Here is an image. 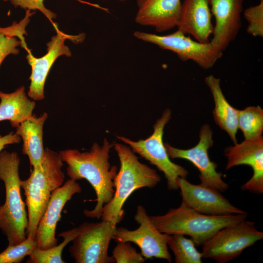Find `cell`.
<instances>
[{"label": "cell", "mask_w": 263, "mask_h": 263, "mask_svg": "<svg viewBox=\"0 0 263 263\" xmlns=\"http://www.w3.org/2000/svg\"><path fill=\"white\" fill-rule=\"evenodd\" d=\"M113 147V144L105 138L102 146L94 143L87 151L67 149L59 152L61 159L67 165V174L69 178L75 181L87 180L95 191L96 203L94 208L83 211L87 217L99 219L104 206L113 196L117 168L111 166L109 161L110 150Z\"/></svg>", "instance_id": "obj_1"}, {"label": "cell", "mask_w": 263, "mask_h": 263, "mask_svg": "<svg viewBox=\"0 0 263 263\" xmlns=\"http://www.w3.org/2000/svg\"><path fill=\"white\" fill-rule=\"evenodd\" d=\"M120 162V169L114 179L115 191L111 201L104 206L101 220L116 226L123 218L122 207L135 190L153 188L161 181L157 171L142 163L131 148L120 143L113 144Z\"/></svg>", "instance_id": "obj_2"}, {"label": "cell", "mask_w": 263, "mask_h": 263, "mask_svg": "<svg viewBox=\"0 0 263 263\" xmlns=\"http://www.w3.org/2000/svg\"><path fill=\"white\" fill-rule=\"evenodd\" d=\"M19 163L16 152H0V180L5 190L4 203L0 206V229L9 245L19 244L27 238L28 213L20 194Z\"/></svg>", "instance_id": "obj_3"}, {"label": "cell", "mask_w": 263, "mask_h": 263, "mask_svg": "<svg viewBox=\"0 0 263 263\" xmlns=\"http://www.w3.org/2000/svg\"><path fill=\"white\" fill-rule=\"evenodd\" d=\"M59 153L48 148L40 164L33 169L30 176L21 180L27 207L28 225L27 237L35 239L39 220L50 201L52 192L62 186L65 175Z\"/></svg>", "instance_id": "obj_4"}, {"label": "cell", "mask_w": 263, "mask_h": 263, "mask_svg": "<svg viewBox=\"0 0 263 263\" xmlns=\"http://www.w3.org/2000/svg\"><path fill=\"white\" fill-rule=\"evenodd\" d=\"M246 212L210 215L199 213L184 205L170 208L165 214L150 216L156 228L169 235L189 236L196 246H201L220 229L246 219Z\"/></svg>", "instance_id": "obj_5"}, {"label": "cell", "mask_w": 263, "mask_h": 263, "mask_svg": "<svg viewBox=\"0 0 263 263\" xmlns=\"http://www.w3.org/2000/svg\"><path fill=\"white\" fill-rule=\"evenodd\" d=\"M171 111L166 109L153 125V132L148 138L134 141L129 138L117 136V138L127 144L134 153L149 161L162 171L167 180L168 188L177 190L178 177L186 178L188 171L182 166L172 162L169 157L163 141L165 126L171 118Z\"/></svg>", "instance_id": "obj_6"}, {"label": "cell", "mask_w": 263, "mask_h": 263, "mask_svg": "<svg viewBox=\"0 0 263 263\" xmlns=\"http://www.w3.org/2000/svg\"><path fill=\"white\" fill-rule=\"evenodd\" d=\"M263 238L255 222L245 219L220 229L207 239L202 245V257L226 263Z\"/></svg>", "instance_id": "obj_7"}, {"label": "cell", "mask_w": 263, "mask_h": 263, "mask_svg": "<svg viewBox=\"0 0 263 263\" xmlns=\"http://www.w3.org/2000/svg\"><path fill=\"white\" fill-rule=\"evenodd\" d=\"M116 226L102 220L98 223L84 222L77 228V234L69 248L71 257L76 263H113L108 248Z\"/></svg>", "instance_id": "obj_8"}, {"label": "cell", "mask_w": 263, "mask_h": 263, "mask_svg": "<svg viewBox=\"0 0 263 263\" xmlns=\"http://www.w3.org/2000/svg\"><path fill=\"white\" fill-rule=\"evenodd\" d=\"M133 35L139 39L173 52L183 61L192 60L205 69L211 68L223 56V52L210 42L202 43L193 40L178 29L163 36L139 31H134Z\"/></svg>", "instance_id": "obj_9"}, {"label": "cell", "mask_w": 263, "mask_h": 263, "mask_svg": "<svg viewBox=\"0 0 263 263\" xmlns=\"http://www.w3.org/2000/svg\"><path fill=\"white\" fill-rule=\"evenodd\" d=\"M134 218L139 224L137 228L130 230L116 227L113 239L117 242L134 243L140 248L141 254L145 259L156 258L171 263L172 259L168 247L170 235L156 228L141 205L137 206Z\"/></svg>", "instance_id": "obj_10"}, {"label": "cell", "mask_w": 263, "mask_h": 263, "mask_svg": "<svg viewBox=\"0 0 263 263\" xmlns=\"http://www.w3.org/2000/svg\"><path fill=\"white\" fill-rule=\"evenodd\" d=\"M212 134L210 126L205 124L200 130L199 141L193 147L184 150L173 147L168 143L164 145L169 158L188 160L198 169L200 184L223 192L228 189V185L223 179V173L216 170L217 165L210 160L208 153L213 144Z\"/></svg>", "instance_id": "obj_11"}, {"label": "cell", "mask_w": 263, "mask_h": 263, "mask_svg": "<svg viewBox=\"0 0 263 263\" xmlns=\"http://www.w3.org/2000/svg\"><path fill=\"white\" fill-rule=\"evenodd\" d=\"M53 25L56 34L47 43V52L44 56L37 58L32 55L29 49L27 51L26 59L31 67V74L29 77L30 85L27 94L34 101H39L44 98V88L46 79L56 60L61 56H71L72 53L65 44V40L70 39L77 44L85 39L84 34L67 35L59 30L56 23H53Z\"/></svg>", "instance_id": "obj_12"}, {"label": "cell", "mask_w": 263, "mask_h": 263, "mask_svg": "<svg viewBox=\"0 0 263 263\" xmlns=\"http://www.w3.org/2000/svg\"><path fill=\"white\" fill-rule=\"evenodd\" d=\"M182 203L201 213L210 215L238 214L246 212L231 204L219 191L201 184L194 185L179 177Z\"/></svg>", "instance_id": "obj_13"}, {"label": "cell", "mask_w": 263, "mask_h": 263, "mask_svg": "<svg viewBox=\"0 0 263 263\" xmlns=\"http://www.w3.org/2000/svg\"><path fill=\"white\" fill-rule=\"evenodd\" d=\"M81 191V187L76 181L70 179L52 192L37 229L35 240L38 244L37 247L47 249L57 245L56 229L57 222L60 220L62 210L72 196Z\"/></svg>", "instance_id": "obj_14"}, {"label": "cell", "mask_w": 263, "mask_h": 263, "mask_svg": "<svg viewBox=\"0 0 263 263\" xmlns=\"http://www.w3.org/2000/svg\"><path fill=\"white\" fill-rule=\"evenodd\" d=\"M225 155L227 162L225 169L242 165L250 166L251 178L241 188L258 194L263 193V137L255 140H245L241 143L226 148Z\"/></svg>", "instance_id": "obj_15"}, {"label": "cell", "mask_w": 263, "mask_h": 263, "mask_svg": "<svg viewBox=\"0 0 263 263\" xmlns=\"http://www.w3.org/2000/svg\"><path fill=\"white\" fill-rule=\"evenodd\" d=\"M244 0H209L215 19L211 44L223 52L236 38L242 26Z\"/></svg>", "instance_id": "obj_16"}, {"label": "cell", "mask_w": 263, "mask_h": 263, "mask_svg": "<svg viewBox=\"0 0 263 263\" xmlns=\"http://www.w3.org/2000/svg\"><path fill=\"white\" fill-rule=\"evenodd\" d=\"M136 23L153 27L157 32L176 27L182 2L181 0H136Z\"/></svg>", "instance_id": "obj_17"}, {"label": "cell", "mask_w": 263, "mask_h": 263, "mask_svg": "<svg viewBox=\"0 0 263 263\" xmlns=\"http://www.w3.org/2000/svg\"><path fill=\"white\" fill-rule=\"evenodd\" d=\"M211 18L209 0H184L176 27L196 41L208 43L213 30Z\"/></svg>", "instance_id": "obj_18"}, {"label": "cell", "mask_w": 263, "mask_h": 263, "mask_svg": "<svg viewBox=\"0 0 263 263\" xmlns=\"http://www.w3.org/2000/svg\"><path fill=\"white\" fill-rule=\"evenodd\" d=\"M47 118L46 112L39 116L33 114L16 128V133L23 141L22 152L28 156L33 169L38 167L45 156L43 127Z\"/></svg>", "instance_id": "obj_19"}, {"label": "cell", "mask_w": 263, "mask_h": 263, "mask_svg": "<svg viewBox=\"0 0 263 263\" xmlns=\"http://www.w3.org/2000/svg\"><path fill=\"white\" fill-rule=\"evenodd\" d=\"M205 81L211 92L215 104L213 111L214 121L236 144L239 110L233 107L225 98L221 88L220 78L210 75Z\"/></svg>", "instance_id": "obj_20"}, {"label": "cell", "mask_w": 263, "mask_h": 263, "mask_svg": "<svg viewBox=\"0 0 263 263\" xmlns=\"http://www.w3.org/2000/svg\"><path fill=\"white\" fill-rule=\"evenodd\" d=\"M0 121L8 120L17 128L33 115L36 103L27 96L22 86L11 93L0 91Z\"/></svg>", "instance_id": "obj_21"}, {"label": "cell", "mask_w": 263, "mask_h": 263, "mask_svg": "<svg viewBox=\"0 0 263 263\" xmlns=\"http://www.w3.org/2000/svg\"><path fill=\"white\" fill-rule=\"evenodd\" d=\"M27 24V21L23 19L19 23L13 22L10 26L0 27V66L7 56L19 53L18 47L22 46L20 40H24L23 35L26 34Z\"/></svg>", "instance_id": "obj_22"}, {"label": "cell", "mask_w": 263, "mask_h": 263, "mask_svg": "<svg viewBox=\"0 0 263 263\" xmlns=\"http://www.w3.org/2000/svg\"><path fill=\"white\" fill-rule=\"evenodd\" d=\"M238 127L242 131L245 140H255L262 137L263 110L259 106L239 110Z\"/></svg>", "instance_id": "obj_23"}, {"label": "cell", "mask_w": 263, "mask_h": 263, "mask_svg": "<svg viewBox=\"0 0 263 263\" xmlns=\"http://www.w3.org/2000/svg\"><path fill=\"white\" fill-rule=\"evenodd\" d=\"M168 246L172 251L176 263H201L203 258L191 239L182 234L170 235Z\"/></svg>", "instance_id": "obj_24"}, {"label": "cell", "mask_w": 263, "mask_h": 263, "mask_svg": "<svg viewBox=\"0 0 263 263\" xmlns=\"http://www.w3.org/2000/svg\"><path fill=\"white\" fill-rule=\"evenodd\" d=\"M77 234V227L63 231L58 236L63 238L62 242L47 249L36 247L30 253L27 263H65L62 259V252L65 246L72 241Z\"/></svg>", "instance_id": "obj_25"}, {"label": "cell", "mask_w": 263, "mask_h": 263, "mask_svg": "<svg viewBox=\"0 0 263 263\" xmlns=\"http://www.w3.org/2000/svg\"><path fill=\"white\" fill-rule=\"evenodd\" d=\"M38 247L35 239L27 237L22 242L9 245L0 253V263H19Z\"/></svg>", "instance_id": "obj_26"}, {"label": "cell", "mask_w": 263, "mask_h": 263, "mask_svg": "<svg viewBox=\"0 0 263 263\" xmlns=\"http://www.w3.org/2000/svg\"><path fill=\"white\" fill-rule=\"evenodd\" d=\"M244 16L248 22L246 32L255 37H263V0L259 4L247 8Z\"/></svg>", "instance_id": "obj_27"}, {"label": "cell", "mask_w": 263, "mask_h": 263, "mask_svg": "<svg viewBox=\"0 0 263 263\" xmlns=\"http://www.w3.org/2000/svg\"><path fill=\"white\" fill-rule=\"evenodd\" d=\"M112 254L116 263H143L146 260L130 242H117Z\"/></svg>", "instance_id": "obj_28"}, {"label": "cell", "mask_w": 263, "mask_h": 263, "mask_svg": "<svg viewBox=\"0 0 263 263\" xmlns=\"http://www.w3.org/2000/svg\"><path fill=\"white\" fill-rule=\"evenodd\" d=\"M10 1L15 7L19 6L26 10H38L50 20L56 18L55 13L45 7L43 0H10Z\"/></svg>", "instance_id": "obj_29"}, {"label": "cell", "mask_w": 263, "mask_h": 263, "mask_svg": "<svg viewBox=\"0 0 263 263\" xmlns=\"http://www.w3.org/2000/svg\"><path fill=\"white\" fill-rule=\"evenodd\" d=\"M21 137L16 132H10L8 134L3 136H0V152L6 146L19 144L21 141Z\"/></svg>", "instance_id": "obj_30"}, {"label": "cell", "mask_w": 263, "mask_h": 263, "mask_svg": "<svg viewBox=\"0 0 263 263\" xmlns=\"http://www.w3.org/2000/svg\"><path fill=\"white\" fill-rule=\"evenodd\" d=\"M117 0L121 1V2H124V1H126L127 0Z\"/></svg>", "instance_id": "obj_31"}, {"label": "cell", "mask_w": 263, "mask_h": 263, "mask_svg": "<svg viewBox=\"0 0 263 263\" xmlns=\"http://www.w3.org/2000/svg\"><path fill=\"white\" fill-rule=\"evenodd\" d=\"M3 0L6 1V0Z\"/></svg>", "instance_id": "obj_32"}]
</instances>
